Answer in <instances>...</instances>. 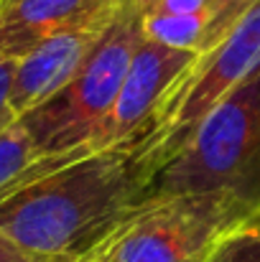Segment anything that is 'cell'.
Listing matches in <instances>:
<instances>
[{"instance_id": "7a4b0ae2", "label": "cell", "mask_w": 260, "mask_h": 262, "mask_svg": "<svg viewBox=\"0 0 260 262\" xmlns=\"http://www.w3.org/2000/svg\"><path fill=\"white\" fill-rule=\"evenodd\" d=\"M212 191L235 193L260 209V74L204 115L153 178L148 196Z\"/></svg>"}, {"instance_id": "8fae6325", "label": "cell", "mask_w": 260, "mask_h": 262, "mask_svg": "<svg viewBox=\"0 0 260 262\" xmlns=\"http://www.w3.org/2000/svg\"><path fill=\"white\" fill-rule=\"evenodd\" d=\"M199 262H260V211L225 232Z\"/></svg>"}, {"instance_id": "30bf717a", "label": "cell", "mask_w": 260, "mask_h": 262, "mask_svg": "<svg viewBox=\"0 0 260 262\" xmlns=\"http://www.w3.org/2000/svg\"><path fill=\"white\" fill-rule=\"evenodd\" d=\"M38 158H41L38 148L33 145L31 135L18 120L3 127L0 130V196Z\"/></svg>"}, {"instance_id": "5bb4252c", "label": "cell", "mask_w": 260, "mask_h": 262, "mask_svg": "<svg viewBox=\"0 0 260 262\" xmlns=\"http://www.w3.org/2000/svg\"><path fill=\"white\" fill-rule=\"evenodd\" d=\"M79 257H44L36 252H28L23 247H18L15 242H10L8 237L0 234V262H74Z\"/></svg>"}, {"instance_id": "3957f363", "label": "cell", "mask_w": 260, "mask_h": 262, "mask_svg": "<svg viewBox=\"0 0 260 262\" xmlns=\"http://www.w3.org/2000/svg\"><path fill=\"white\" fill-rule=\"evenodd\" d=\"M146 0H125L77 77L41 107L18 117L41 156L89 148L99 122L112 110L130 61L143 43Z\"/></svg>"}, {"instance_id": "6da1fadb", "label": "cell", "mask_w": 260, "mask_h": 262, "mask_svg": "<svg viewBox=\"0 0 260 262\" xmlns=\"http://www.w3.org/2000/svg\"><path fill=\"white\" fill-rule=\"evenodd\" d=\"M153 178L141 140L79 150L0 196V234L44 257H85L146 201Z\"/></svg>"}, {"instance_id": "7c38bea8", "label": "cell", "mask_w": 260, "mask_h": 262, "mask_svg": "<svg viewBox=\"0 0 260 262\" xmlns=\"http://www.w3.org/2000/svg\"><path fill=\"white\" fill-rule=\"evenodd\" d=\"M240 0H146V13L164 15H196V13H217Z\"/></svg>"}, {"instance_id": "9a60e30c", "label": "cell", "mask_w": 260, "mask_h": 262, "mask_svg": "<svg viewBox=\"0 0 260 262\" xmlns=\"http://www.w3.org/2000/svg\"><path fill=\"white\" fill-rule=\"evenodd\" d=\"M82 262H92V252H89V255H85V257H82Z\"/></svg>"}, {"instance_id": "9c48e42d", "label": "cell", "mask_w": 260, "mask_h": 262, "mask_svg": "<svg viewBox=\"0 0 260 262\" xmlns=\"http://www.w3.org/2000/svg\"><path fill=\"white\" fill-rule=\"evenodd\" d=\"M250 3L253 0H240L225 10L196 13V15L146 13L143 15V36H146V41L202 56L225 41V36L237 26V20L250 8Z\"/></svg>"}, {"instance_id": "2e32d148", "label": "cell", "mask_w": 260, "mask_h": 262, "mask_svg": "<svg viewBox=\"0 0 260 262\" xmlns=\"http://www.w3.org/2000/svg\"><path fill=\"white\" fill-rule=\"evenodd\" d=\"M5 3H8V0H0V8H3V5H5Z\"/></svg>"}, {"instance_id": "5b68a950", "label": "cell", "mask_w": 260, "mask_h": 262, "mask_svg": "<svg viewBox=\"0 0 260 262\" xmlns=\"http://www.w3.org/2000/svg\"><path fill=\"white\" fill-rule=\"evenodd\" d=\"M258 74L260 0H253L225 41L202 54L161 104L146 140L141 143V150L151 161L156 176L184 148L209 110Z\"/></svg>"}, {"instance_id": "4fadbf2b", "label": "cell", "mask_w": 260, "mask_h": 262, "mask_svg": "<svg viewBox=\"0 0 260 262\" xmlns=\"http://www.w3.org/2000/svg\"><path fill=\"white\" fill-rule=\"evenodd\" d=\"M15 61H8L0 56V130L15 122V115L10 110V84H13Z\"/></svg>"}, {"instance_id": "8992f818", "label": "cell", "mask_w": 260, "mask_h": 262, "mask_svg": "<svg viewBox=\"0 0 260 262\" xmlns=\"http://www.w3.org/2000/svg\"><path fill=\"white\" fill-rule=\"evenodd\" d=\"M199 56L176 51L169 46L146 41L138 46L128 77L117 92L112 110L99 122L94 138L89 140L92 150L117 148L128 143H143L161 104L171 94V89L186 77Z\"/></svg>"}, {"instance_id": "52a82bcc", "label": "cell", "mask_w": 260, "mask_h": 262, "mask_svg": "<svg viewBox=\"0 0 260 262\" xmlns=\"http://www.w3.org/2000/svg\"><path fill=\"white\" fill-rule=\"evenodd\" d=\"M115 15L117 13L56 33L15 61L13 84H10V110L15 120L49 102L77 77L89 54L97 49V43L112 26Z\"/></svg>"}, {"instance_id": "ba28073f", "label": "cell", "mask_w": 260, "mask_h": 262, "mask_svg": "<svg viewBox=\"0 0 260 262\" xmlns=\"http://www.w3.org/2000/svg\"><path fill=\"white\" fill-rule=\"evenodd\" d=\"M123 0H8L0 8V56L18 61L46 38L117 13Z\"/></svg>"}, {"instance_id": "277c9868", "label": "cell", "mask_w": 260, "mask_h": 262, "mask_svg": "<svg viewBox=\"0 0 260 262\" xmlns=\"http://www.w3.org/2000/svg\"><path fill=\"white\" fill-rule=\"evenodd\" d=\"M255 211L258 206L225 191L148 196L92 250V262H199Z\"/></svg>"}]
</instances>
